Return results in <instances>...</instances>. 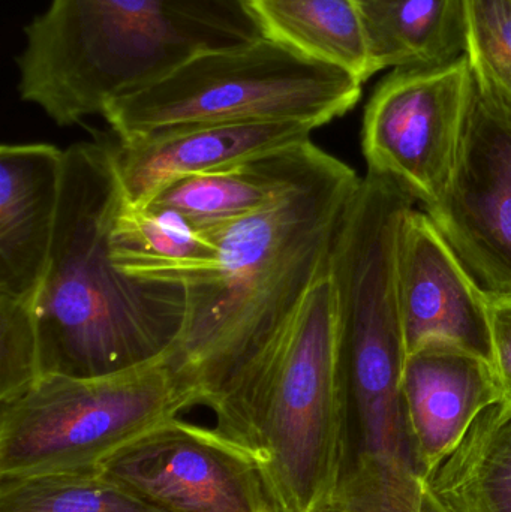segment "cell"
<instances>
[{
  "label": "cell",
  "mask_w": 511,
  "mask_h": 512,
  "mask_svg": "<svg viewBox=\"0 0 511 512\" xmlns=\"http://www.w3.org/2000/svg\"><path fill=\"white\" fill-rule=\"evenodd\" d=\"M24 33L18 93L62 128L198 54L264 38L245 0H51Z\"/></svg>",
  "instance_id": "3957f363"
},
{
  "label": "cell",
  "mask_w": 511,
  "mask_h": 512,
  "mask_svg": "<svg viewBox=\"0 0 511 512\" xmlns=\"http://www.w3.org/2000/svg\"><path fill=\"white\" fill-rule=\"evenodd\" d=\"M0 512H161L98 472L0 478Z\"/></svg>",
  "instance_id": "44dd1931"
},
{
  "label": "cell",
  "mask_w": 511,
  "mask_h": 512,
  "mask_svg": "<svg viewBox=\"0 0 511 512\" xmlns=\"http://www.w3.org/2000/svg\"><path fill=\"white\" fill-rule=\"evenodd\" d=\"M335 339V288L327 271L303 301L258 390L254 456L279 512H320L341 477Z\"/></svg>",
  "instance_id": "52a82bcc"
},
{
  "label": "cell",
  "mask_w": 511,
  "mask_h": 512,
  "mask_svg": "<svg viewBox=\"0 0 511 512\" xmlns=\"http://www.w3.org/2000/svg\"><path fill=\"white\" fill-rule=\"evenodd\" d=\"M411 463L431 478L474 421L503 402L494 366L444 339H431L405 358L401 382Z\"/></svg>",
  "instance_id": "7c38bea8"
},
{
  "label": "cell",
  "mask_w": 511,
  "mask_h": 512,
  "mask_svg": "<svg viewBox=\"0 0 511 512\" xmlns=\"http://www.w3.org/2000/svg\"><path fill=\"white\" fill-rule=\"evenodd\" d=\"M266 38L350 72L362 83L377 72L360 0H245Z\"/></svg>",
  "instance_id": "e0dca14e"
},
{
  "label": "cell",
  "mask_w": 511,
  "mask_h": 512,
  "mask_svg": "<svg viewBox=\"0 0 511 512\" xmlns=\"http://www.w3.org/2000/svg\"><path fill=\"white\" fill-rule=\"evenodd\" d=\"M41 376L35 306L0 295V402L20 396Z\"/></svg>",
  "instance_id": "603a6c76"
},
{
  "label": "cell",
  "mask_w": 511,
  "mask_h": 512,
  "mask_svg": "<svg viewBox=\"0 0 511 512\" xmlns=\"http://www.w3.org/2000/svg\"><path fill=\"white\" fill-rule=\"evenodd\" d=\"M65 149L0 147V295L35 306L59 212Z\"/></svg>",
  "instance_id": "5bb4252c"
},
{
  "label": "cell",
  "mask_w": 511,
  "mask_h": 512,
  "mask_svg": "<svg viewBox=\"0 0 511 512\" xmlns=\"http://www.w3.org/2000/svg\"><path fill=\"white\" fill-rule=\"evenodd\" d=\"M467 57L483 93L511 111V0H467Z\"/></svg>",
  "instance_id": "7402d4cb"
},
{
  "label": "cell",
  "mask_w": 511,
  "mask_h": 512,
  "mask_svg": "<svg viewBox=\"0 0 511 512\" xmlns=\"http://www.w3.org/2000/svg\"><path fill=\"white\" fill-rule=\"evenodd\" d=\"M96 472L161 512H279L254 454L179 417L153 427Z\"/></svg>",
  "instance_id": "9c48e42d"
},
{
  "label": "cell",
  "mask_w": 511,
  "mask_h": 512,
  "mask_svg": "<svg viewBox=\"0 0 511 512\" xmlns=\"http://www.w3.org/2000/svg\"><path fill=\"white\" fill-rule=\"evenodd\" d=\"M111 141L65 149L59 212L35 303L42 375L102 376L165 357L182 330L186 291L126 276L110 255L125 204Z\"/></svg>",
  "instance_id": "7a4b0ae2"
},
{
  "label": "cell",
  "mask_w": 511,
  "mask_h": 512,
  "mask_svg": "<svg viewBox=\"0 0 511 512\" xmlns=\"http://www.w3.org/2000/svg\"><path fill=\"white\" fill-rule=\"evenodd\" d=\"M395 289L407 355L428 340L444 339L494 363L488 295L431 218L414 207L399 227Z\"/></svg>",
  "instance_id": "8fae6325"
},
{
  "label": "cell",
  "mask_w": 511,
  "mask_h": 512,
  "mask_svg": "<svg viewBox=\"0 0 511 512\" xmlns=\"http://www.w3.org/2000/svg\"><path fill=\"white\" fill-rule=\"evenodd\" d=\"M473 90L467 56L387 75L363 117L369 173L389 177L423 209L437 204L455 170Z\"/></svg>",
  "instance_id": "ba28073f"
},
{
  "label": "cell",
  "mask_w": 511,
  "mask_h": 512,
  "mask_svg": "<svg viewBox=\"0 0 511 512\" xmlns=\"http://www.w3.org/2000/svg\"><path fill=\"white\" fill-rule=\"evenodd\" d=\"M494 370L504 405L511 408V295H488Z\"/></svg>",
  "instance_id": "cb8c5ba5"
},
{
  "label": "cell",
  "mask_w": 511,
  "mask_h": 512,
  "mask_svg": "<svg viewBox=\"0 0 511 512\" xmlns=\"http://www.w3.org/2000/svg\"><path fill=\"white\" fill-rule=\"evenodd\" d=\"M360 6L377 72L467 56V0H360Z\"/></svg>",
  "instance_id": "2e32d148"
},
{
  "label": "cell",
  "mask_w": 511,
  "mask_h": 512,
  "mask_svg": "<svg viewBox=\"0 0 511 512\" xmlns=\"http://www.w3.org/2000/svg\"><path fill=\"white\" fill-rule=\"evenodd\" d=\"M315 129L300 123L192 126L111 141L126 203L144 206L185 177L222 170L302 141Z\"/></svg>",
  "instance_id": "4fadbf2b"
},
{
  "label": "cell",
  "mask_w": 511,
  "mask_h": 512,
  "mask_svg": "<svg viewBox=\"0 0 511 512\" xmlns=\"http://www.w3.org/2000/svg\"><path fill=\"white\" fill-rule=\"evenodd\" d=\"M362 81L272 39L206 51L156 83L114 99L102 119L119 140L192 126L300 123L321 128L353 110Z\"/></svg>",
  "instance_id": "5b68a950"
},
{
  "label": "cell",
  "mask_w": 511,
  "mask_h": 512,
  "mask_svg": "<svg viewBox=\"0 0 511 512\" xmlns=\"http://www.w3.org/2000/svg\"><path fill=\"white\" fill-rule=\"evenodd\" d=\"M414 203L398 183L368 171L330 256L344 465L362 453L411 463L401 393L407 349L396 303L395 255L399 227Z\"/></svg>",
  "instance_id": "277c9868"
},
{
  "label": "cell",
  "mask_w": 511,
  "mask_h": 512,
  "mask_svg": "<svg viewBox=\"0 0 511 512\" xmlns=\"http://www.w3.org/2000/svg\"><path fill=\"white\" fill-rule=\"evenodd\" d=\"M429 484L450 512H511V408L483 411Z\"/></svg>",
  "instance_id": "d6986e66"
},
{
  "label": "cell",
  "mask_w": 511,
  "mask_h": 512,
  "mask_svg": "<svg viewBox=\"0 0 511 512\" xmlns=\"http://www.w3.org/2000/svg\"><path fill=\"white\" fill-rule=\"evenodd\" d=\"M327 152L275 203L215 230L218 259L185 286L186 315L168 366L215 414L218 432L254 450L258 390L315 283L329 271L360 185Z\"/></svg>",
  "instance_id": "6da1fadb"
},
{
  "label": "cell",
  "mask_w": 511,
  "mask_h": 512,
  "mask_svg": "<svg viewBox=\"0 0 511 512\" xmlns=\"http://www.w3.org/2000/svg\"><path fill=\"white\" fill-rule=\"evenodd\" d=\"M323 152L312 140L302 141L222 170L177 180L138 207L171 213L198 233L215 230L275 203Z\"/></svg>",
  "instance_id": "9a60e30c"
},
{
  "label": "cell",
  "mask_w": 511,
  "mask_h": 512,
  "mask_svg": "<svg viewBox=\"0 0 511 512\" xmlns=\"http://www.w3.org/2000/svg\"><path fill=\"white\" fill-rule=\"evenodd\" d=\"M165 358L102 376L42 375L0 402V478L96 472L164 421L195 408Z\"/></svg>",
  "instance_id": "8992f818"
},
{
  "label": "cell",
  "mask_w": 511,
  "mask_h": 512,
  "mask_svg": "<svg viewBox=\"0 0 511 512\" xmlns=\"http://www.w3.org/2000/svg\"><path fill=\"white\" fill-rule=\"evenodd\" d=\"M425 213L486 295H511V111L476 81L452 179Z\"/></svg>",
  "instance_id": "30bf717a"
},
{
  "label": "cell",
  "mask_w": 511,
  "mask_h": 512,
  "mask_svg": "<svg viewBox=\"0 0 511 512\" xmlns=\"http://www.w3.org/2000/svg\"><path fill=\"white\" fill-rule=\"evenodd\" d=\"M218 245L177 216L123 204L110 236V255L126 276L185 288L218 259Z\"/></svg>",
  "instance_id": "ac0fdd59"
},
{
  "label": "cell",
  "mask_w": 511,
  "mask_h": 512,
  "mask_svg": "<svg viewBox=\"0 0 511 512\" xmlns=\"http://www.w3.org/2000/svg\"><path fill=\"white\" fill-rule=\"evenodd\" d=\"M320 512H450L407 460L384 454L351 457Z\"/></svg>",
  "instance_id": "ffe728a7"
}]
</instances>
